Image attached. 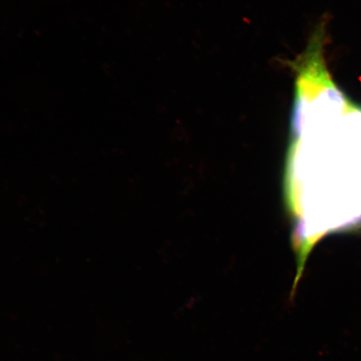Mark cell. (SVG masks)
<instances>
[]
</instances>
